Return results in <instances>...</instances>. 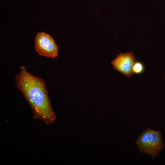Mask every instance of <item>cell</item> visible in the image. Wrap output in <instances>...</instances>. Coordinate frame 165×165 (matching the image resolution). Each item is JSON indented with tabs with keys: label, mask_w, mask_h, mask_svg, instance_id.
Listing matches in <instances>:
<instances>
[{
	"label": "cell",
	"mask_w": 165,
	"mask_h": 165,
	"mask_svg": "<svg viewBox=\"0 0 165 165\" xmlns=\"http://www.w3.org/2000/svg\"><path fill=\"white\" fill-rule=\"evenodd\" d=\"M34 42L35 51L39 55L52 58L58 55L57 45L50 35L43 31L38 32L36 35Z\"/></svg>",
	"instance_id": "3"
},
{
	"label": "cell",
	"mask_w": 165,
	"mask_h": 165,
	"mask_svg": "<svg viewBox=\"0 0 165 165\" xmlns=\"http://www.w3.org/2000/svg\"><path fill=\"white\" fill-rule=\"evenodd\" d=\"M143 66L141 63L137 61L135 63L133 68V71L134 74L141 73L143 72Z\"/></svg>",
	"instance_id": "5"
},
{
	"label": "cell",
	"mask_w": 165,
	"mask_h": 165,
	"mask_svg": "<svg viewBox=\"0 0 165 165\" xmlns=\"http://www.w3.org/2000/svg\"><path fill=\"white\" fill-rule=\"evenodd\" d=\"M137 61L132 52L125 53H120L111 62L113 68L127 77H130L134 74L133 65Z\"/></svg>",
	"instance_id": "4"
},
{
	"label": "cell",
	"mask_w": 165,
	"mask_h": 165,
	"mask_svg": "<svg viewBox=\"0 0 165 165\" xmlns=\"http://www.w3.org/2000/svg\"><path fill=\"white\" fill-rule=\"evenodd\" d=\"M15 80L16 86L33 110L34 118L41 120L47 125L53 123L56 117L43 79L32 75L22 66Z\"/></svg>",
	"instance_id": "1"
},
{
	"label": "cell",
	"mask_w": 165,
	"mask_h": 165,
	"mask_svg": "<svg viewBox=\"0 0 165 165\" xmlns=\"http://www.w3.org/2000/svg\"><path fill=\"white\" fill-rule=\"evenodd\" d=\"M139 150L150 155L154 159L163 148L164 144L160 132L147 128L137 139Z\"/></svg>",
	"instance_id": "2"
}]
</instances>
